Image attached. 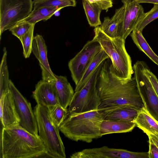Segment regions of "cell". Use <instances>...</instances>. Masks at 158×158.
Wrapping results in <instances>:
<instances>
[{
    "mask_svg": "<svg viewBox=\"0 0 158 158\" xmlns=\"http://www.w3.org/2000/svg\"><path fill=\"white\" fill-rule=\"evenodd\" d=\"M96 87L100 100L98 109L124 105L139 110L144 107L134 77L121 80L115 73L110 58L103 62Z\"/></svg>",
    "mask_w": 158,
    "mask_h": 158,
    "instance_id": "1",
    "label": "cell"
},
{
    "mask_svg": "<svg viewBox=\"0 0 158 158\" xmlns=\"http://www.w3.org/2000/svg\"><path fill=\"white\" fill-rule=\"evenodd\" d=\"M1 153L2 158H31L47 154L39 135L30 133L19 125L2 127Z\"/></svg>",
    "mask_w": 158,
    "mask_h": 158,
    "instance_id": "2",
    "label": "cell"
},
{
    "mask_svg": "<svg viewBox=\"0 0 158 158\" xmlns=\"http://www.w3.org/2000/svg\"><path fill=\"white\" fill-rule=\"evenodd\" d=\"M105 114L101 109L81 113H68L59 127L68 139L88 143L101 137V125Z\"/></svg>",
    "mask_w": 158,
    "mask_h": 158,
    "instance_id": "3",
    "label": "cell"
},
{
    "mask_svg": "<svg viewBox=\"0 0 158 158\" xmlns=\"http://www.w3.org/2000/svg\"><path fill=\"white\" fill-rule=\"evenodd\" d=\"M94 31V38L109 56L118 77L123 81L132 78L134 71L131 58L125 48V40L120 37L112 38L108 36L99 26L95 27Z\"/></svg>",
    "mask_w": 158,
    "mask_h": 158,
    "instance_id": "4",
    "label": "cell"
},
{
    "mask_svg": "<svg viewBox=\"0 0 158 158\" xmlns=\"http://www.w3.org/2000/svg\"><path fill=\"white\" fill-rule=\"evenodd\" d=\"M33 111L39 136L47 154L52 157L65 158V148L59 134V129L51 118L47 107L37 104Z\"/></svg>",
    "mask_w": 158,
    "mask_h": 158,
    "instance_id": "5",
    "label": "cell"
},
{
    "mask_svg": "<svg viewBox=\"0 0 158 158\" xmlns=\"http://www.w3.org/2000/svg\"><path fill=\"white\" fill-rule=\"evenodd\" d=\"M103 63L96 68L85 85L79 91L75 92L68 109V113H81L98 108L100 100L96 85Z\"/></svg>",
    "mask_w": 158,
    "mask_h": 158,
    "instance_id": "6",
    "label": "cell"
},
{
    "mask_svg": "<svg viewBox=\"0 0 158 158\" xmlns=\"http://www.w3.org/2000/svg\"><path fill=\"white\" fill-rule=\"evenodd\" d=\"M32 0H0V33L14 27L32 10Z\"/></svg>",
    "mask_w": 158,
    "mask_h": 158,
    "instance_id": "7",
    "label": "cell"
},
{
    "mask_svg": "<svg viewBox=\"0 0 158 158\" xmlns=\"http://www.w3.org/2000/svg\"><path fill=\"white\" fill-rule=\"evenodd\" d=\"M146 63L137 61L133 67L134 78L144 103V107L158 121V95L145 72Z\"/></svg>",
    "mask_w": 158,
    "mask_h": 158,
    "instance_id": "8",
    "label": "cell"
},
{
    "mask_svg": "<svg viewBox=\"0 0 158 158\" xmlns=\"http://www.w3.org/2000/svg\"><path fill=\"white\" fill-rule=\"evenodd\" d=\"M102 48L94 38L87 42L81 50L68 63L72 79L77 85L80 82L88 66Z\"/></svg>",
    "mask_w": 158,
    "mask_h": 158,
    "instance_id": "9",
    "label": "cell"
},
{
    "mask_svg": "<svg viewBox=\"0 0 158 158\" xmlns=\"http://www.w3.org/2000/svg\"><path fill=\"white\" fill-rule=\"evenodd\" d=\"M9 89L20 120L19 125L30 133L39 135L36 121L30 103L23 97L10 80Z\"/></svg>",
    "mask_w": 158,
    "mask_h": 158,
    "instance_id": "10",
    "label": "cell"
},
{
    "mask_svg": "<svg viewBox=\"0 0 158 158\" xmlns=\"http://www.w3.org/2000/svg\"><path fill=\"white\" fill-rule=\"evenodd\" d=\"M71 158H148V152H135L126 149L111 148L106 146L88 148L76 152Z\"/></svg>",
    "mask_w": 158,
    "mask_h": 158,
    "instance_id": "11",
    "label": "cell"
},
{
    "mask_svg": "<svg viewBox=\"0 0 158 158\" xmlns=\"http://www.w3.org/2000/svg\"><path fill=\"white\" fill-rule=\"evenodd\" d=\"M124 11L120 37L126 40L143 17L142 6L135 0H122Z\"/></svg>",
    "mask_w": 158,
    "mask_h": 158,
    "instance_id": "12",
    "label": "cell"
},
{
    "mask_svg": "<svg viewBox=\"0 0 158 158\" xmlns=\"http://www.w3.org/2000/svg\"><path fill=\"white\" fill-rule=\"evenodd\" d=\"M32 52L38 60L42 70V79L49 82H55V74L51 70L47 57V48L43 36L39 34L34 36Z\"/></svg>",
    "mask_w": 158,
    "mask_h": 158,
    "instance_id": "13",
    "label": "cell"
},
{
    "mask_svg": "<svg viewBox=\"0 0 158 158\" xmlns=\"http://www.w3.org/2000/svg\"><path fill=\"white\" fill-rule=\"evenodd\" d=\"M0 117L3 127L19 125L20 120L10 90L0 96Z\"/></svg>",
    "mask_w": 158,
    "mask_h": 158,
    "instance_id": "14",
    "label": "cell"
},
{
    "mask_svg": "<svg viewBox=\"0 0 158 158\" xmlns=\"http://www.w3.org/2000/svg\"><path fill=\"white\" fill-rule=\"evenodd\" d=\"M32 97L37 104L47 107L59 103L54 82L41 80L35 86Z\"/></svg>",
    "mask_w": 158,
    "mask_h": 158,
    "instance_id": "15",
    "label": "cell"
},
{
    "mask_svg": "<svg viewBox=\"0 0 158 158\" xmlns=\"http://www.w3.org/2000/svg\"><path fill=\"white\" fill-rule=\"evenodd\" d=\"M101 109L105 114V119L134 122L140 110L133 106L125 105Z\"/></svg>",
    "mask_w": 158,
    "mask_h": 158,
    "instance_id": "16",
    "label": "cell"
},
{
    "mask_svg": "<svg viewBox=\"0 0 158 158\" xmlns=\"http://www.w3.org/2000/svg\"><path fill=\"white\" fill-rule=\"evenodd\" d=\"M124 11V6L123 5L121 7L116 9L111 18L108 17L104 18L100 27L108 36L112 38L120 37Z\"/></svg>",
    "mask_w": 158,
    "mask_h": 158,
    "instance_id": "17",
    "label": "cell"
},
{
    "mask_svg": "<svg viewBox=\"0 0 158 158\" xmlns=\"http://www.w3.org/2000/svg\"><path fill=\"white\" fill-rule=\"evenodd\" d=\"M54 82L59 103L64 109H67L73 98L74 92L67 77L65 76L55 75Z\"/></svg>",
    "mask_w": 158,
    "mask_h": 158,
    "instance_id": "18",
    "label": "cell"
},
{
    "mask_svg": "<svg viewBox=\"0 0 158 158\" xmlns=\"http://www.w3.org/2000/svg\"><path fill=\"white\" fill-rule=\"evenodd\" d=\"M136 126L135 122L104 119L101 123V135L131 131Z\"/></svg>",
    "mask_w": 158,
    "mask_h": 158,
    "instance_id": "19",
    "label": "cell"
},
{
    "mask_svg": "<svg viewBox=\"0 0 158 158\" xmlns=\"http://www.w3.org/2000/svg\"><path fill=\"white\" fill-rule=\"evenodd\" d=\"M135 122L136 126L142 130L147 135H158V121L150 114L144 107L139 110Z\"/></svg>",
    "mask_w": 158,
    "mask_h": 158,
    "instance_id": "20",
    "label": "cell"
},
{
    "mask_svg": "<svg viewBox=\"0 0 158 158\" xmlns=\"http://www.w3.org/2000/svg\"><path fill=\"white\" fill-rule=\"evenodd\" d=\"M60 10L47 7L33 9L27 16L18 23L15 26L27 23L35 24L41 20H48Z\"/></svg>",
    "mask_w": 158,
    "mask_h": 158,
    "instance_id": "21",
    "label": "cell"
},
{
    "mask_svg": "<svg viewBox=\"0 0 158 158\" xmlns=\"http://www.w3.org/2000/svg\"><path fill=\"white\" fill-rule=\"evenodd\" d=\"M109 58V56L102 48L88 66L80 81L76 85L75 92L80 90L89 81L96 68L105 60Z\"/></svg>",
    "mask_w": 158,
    "mask_h": 158,
    "instance_id": "22",
    "label": "cell"
},
{
    "mask_svg": "<svg viewBox=\"0 0 158 158\" xmlns=\"http://www.w3.org/2000/svg\"><path fill=\"white\" fill-rule=\"evenodd\" d=\"M131 36L133 42L138 48L158 66V56L150 46L143 35L142 31H138L135 28L132 31Z\"/></svg>",
    "mask_w": 158,
    "mask_h": 158,
    "instance_id": "23",
    "label": "cell"
},
{
    "mask_svg": "<svg viewBox=\"0 0 158 158\" xmlns=\"http://www.w3.org/2000/svg\"><path fill=\"white\" fill-rule=\"evenodd\" d=\"M83 8L90 26L96 27L102 24L100 15L102 10L95 2L82 0Z\"/></svg>",
    "mask_w": 158,
    "mask_h": 158,
    "instance_id": "24",
    "label": "cell"
},
{
    "mask_svg": "<svg viewBox=\"0 0 158 158\" xmlns=\"http://www.w3.org/2000/svg\"><path fill=\"white\" fill-rule=\"evenodd\" d=\"M3 55L0 66V95L10 91L9 73L7 63V51L5 47L3 48Z\"/></svg>",
    "mask_w": 158,
    "mask_h": 158,
    "instance_id": "25",
    "label": "cell"
},
{
    "mask_svg": "<svg viewBox=\"0 0 158 158\" xmlns=\"http://www.w3.org/2000/svg\"><path fill=\"white\" fill-rule=\"evenodd\" d=\"M33 9L47 7L61 9L64 7L76 5L75 0H33Z\"/></svg>",
    "mask_w": 158,
    "mask_h": 158,
    "instance_id": "26",
    "label": "cell"
},
{
    "mask_svg": "<svg viewBox=\"0 0 158 158\" xmlns=\"http://www.w3.org/2000/svg\"><path fill=\"white\" fill-rule=\"evenodd\" d=\"M47 107L51 118L59 127L68 114V109H64L59 103Z\"/></svg>",
    "mask_w": 158,
    "mask_h": 158,
    "instance_id": "27",
    "label": "cell"
},
{
    "mask_svg": "<svg viewBox=\"0 0 158 158\" xmlns=\"http://www.w3.org/2000/svg\"><path fill=\"white\" fill-rule=\"evenodd\" d=\"M35 25L32 24L28 31L19 39L22 44L23 49V53L25 58H29L32 52L33 32Z\"/></svg>",
    "mask_w": 158,
    "mask_h": 158,
    "instance_id": "28",
    "label": "cell"
},
{
    "mask_svg": "<svg viewBox=\"0 0 158 158\" xmlns=\"http://www.w3.org/2000/svg\"><path fill=\"white\" fill-rule=\"evenodd\" d=\"M158 18V4H154L153 7L149 11L145 13L143 18L135 27L137 30L142 31L145 27L150 23Z\"/></svg>",
    "mask_w": 158,
    "mask_h": 158,
    "instance_id": "29",
    "label": "cell"
},
{
    "mask_svg": "<svg viewBox=\"0 0 158 158\" xmlns=\"http://www.w3.org/2000/svg\"><path fill=\"white\" fill-rule=\"evenodd\" d=\"M32 24H24L16 25L9 30L12 35L19 39L26 33L29 29Z\"/></svg>",
    "mask_w": 158,
    "mask_h": 158,
    "instance_id": "30",
    "label": "cell"
},
{
    "mask_svg": "<svg viewBox=\"0 0 158 158\" xmlns=\"http://www.w3.org/2000/svg\"><path fill=\"white\" fill-rule=\"evenodd\" d=\"M145 73L149 79L156 92L158 95V80L156 76L151 71L146 63L144 67Z\"/></svg>",
    "mask_w": 158,
    "mask_h": 158,
    "instance_id": "31",
    "label": "cell"
},
{
    "mask_svg": "<svg viewBox=\"0 0 158 158\" xmlns=\"http://www.w3.org/2000/svg\"><path fill=\"white\" fill-rule=\"evenodd\" d=\"M96 3L102 10L107 11L108 9L113 6L112 0H87Z\"/></svg>",
    "mask_w": 158,
    "mask_h": 158,
    "instance_id": "32",
    "label": "cell"
},
{
    "mask_svg": "<svg viewBox=\"0 0 158 158\" xmlns=\"http://www.w3.org/2000/svg\"><path fill=\"white\" fill-rule=\"evenodd\" d=\"M149 150L148 152V158H158V148L148 137Z\"/></svg>",
    "mask_w": 158,
    "mask_h": 158,
    "instance_id": "33",
    "label": "cell"
},
{
    "mask_svg": "<svg viewBox=\"0 0 158 158\" xmlns=\"http://www.w3.org/2000/svg\"><path fill=\"white\" fill-rule=\"evenodd\" d=\"M139 3H146L158 4V0H135Z\"/></svg>",
    "mask_w": 158,
    "mask_h": 158,
    "instance_id": "34",
    "label": "cell"
},
{
    "mask_svg": "<svg viewBox=\"0 0 158 158\" xmlns=\"http://www.w3.org/2000/svg\"><path fill=\"white\" fill-rule=\"evenodd\" d=\"M148 136L151 138L152 141L158 148V135H149Z\"/></svg>",
    "mask_w": 158,
    "mask_h": 158,
    "instance_id": "35",
    "label": "cell"
}]
</instances>
